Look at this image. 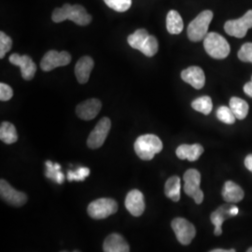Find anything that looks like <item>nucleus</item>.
<instances>
[{
  "instance_id": "1",
  "label": "nucleus",
  "mask_w": 252,
  "mask_h": 252,
  "mask_svg": "<svg viewBox=\"0 0 252 252\" xmlns=\"http://www.w3.org/2000/svg\"><path fill=\"white\" fill-rule=\"evenodd\" d=\"M52 20L54 23H62L70 20L78 26H88L92 22V16L81 5L64 4L61 8H56L52 14Z\"/></svg>"
},
{
  "instance_id": "2",
  "label": "nucleus",
  "mask_w": 252,
  "mask_h": 252,
  "mask_svg": "<svg viewBox=\"0 0 252 252\" xmlns=\"http://www.w3.org/2000/svg\"><path fill=\"white\" fill-rule=\"evenodd\" d=\"M134 149L141 160L150 161L153 159L155 154L162 152V140L155 135H140L135 140Z\"/></svg>"
},
{
  "instance_id": "3",
  "label": "nucleus",
  "mask_w": 252,
  "mask_h": 252,
  "mask_svg": "<svg viewBox=\"0 0 252 252\" xmlns=\"http://www.w3.org/2000/svg\"><path fill=\"white\" fill-rule=\"evenodd\" d=\"M204 48L207 54L215 59H224L231 51L225 38L215 32L208 33L204 38Z\"/></svg>"
},
{
  "instance_id": "4",
  "label": "nucleus",
  "mask_w": 252,
  "mask_h": 252,
  "mask_svg": "<svg viewBox=\"0 0 252 252\" xmlns=\"http://www.w3.org/2000/svg\"><path fill=\"white\" fill-rule=\"evenodd\" d=\"M213 19V12L211 10H204L199 13L197 17L189 23L188 27V37L189 40L198 42L204 40L208 34V27Z\"/></svg>"
},
{
  "instance_id": "5",
  "label": "nucleus",
  "mask_w": 252,
  "mask_h": 252,
  "mask_svg": "<svg viewBox=\"0 0 252 252\" xmlns=\"http://www.w3.org/2000/svg\"><path fill=\"white\" fill-rule=\"evenodd\" d=\"M87 211L92 219L103 220L117 212V202L110 198L97 199L91 203Z\"/></svg>"
},
{
  "instance_id": "6",
  "label": "nucleus",
  "mask_w": 252,
  "mask_h": 252,
  "mask_svg": "<svg viewBox=\"0 0 252 252\" xmlns=\"http://www.w3.org/2000/svg\"><path fill=\"white\" fill-rule=\"evenodd\" d=\"M183 180L185 193L200 205L204 200V192L200 189L201 174L196 169H189L185 172Z\"/></svg>"
},
{
  "instance_id": "7",
  "label": "nucleus",
  "mask_w": 252,
  "mask_h": 252,
  "mask_svg": "<svg viewBox=\"0 0 252 252\" xmlns=\"http://www.w3.org/2000/svg\"><path fill=\"white\" fill-rule=\"evenodd\" d=\"M252 28V9L248 10L241 18L227 21L224 30L229 36L242 38L247 35L249 29Z\"/></svg>"
},
{
  "instance_id": "8",
  "label": "nucleus",
  "mask_w": 252,
  "mask_h": 252,
  "mask_svg": "<svg viewBox=\"0 0 252 252\" xmlns=\"http://www.w3.org/2000/svg\"><path fill=\"white\" fill-rule=\"evenodd\" d=\"M171 227L179 242L184 246L190 244L195 237L196 230L189 220L183 218H176L172 220Z\"/></svg>"
},
{
  "instance_id": "9",
  "label": "nucleus",
  "mask_w": 252,
  "mask_h": 252,
  "mask_svg": "<svg viewBox=\"0 0 252 252\" xmlns=\"http://www.w3.org/2000/svg\"><path fill=\"white\" fill-rule=\"evenodd\" d=\"M71 62V55L69 53L63 51V52H57V51H49L46 53L43 58L40 62V67L43 71L49 72L54 70V68L59 66L67 65Z\"/></svg>"
},
{
  "instance_id": "10",
  "label": "nucleus",
  "mask_w": 252,
  "mask_h": 252,
  "mask_svg": "<svg viewBox=\"0 0 252 252\" xmlns=\"http://www.w3.org/2000/svg\"><path fill=\"white\" fill-rule=\"evenodd\" d=\"M110 127H111L110 120L107 117L102 118L88 136V139H87L88 147L93 150L102 147L107 139Z\"/></svg>"
},
{
  "instance_id": "11",
  "label": "nucleus",
  "mask_w": 252,
  "mask_h": 252,
  "mask_svg": "<svg viewBox=\"0 0 252 252\" xmlns=\"http://www.w3.org/2000/svg\"><path fill=\"white\" fill-rule=\"evenodd\" d=\"M0 195L2 200L14 207H22L27 201V194L25 192L12 188L5 180H0Z\"/></svg>"
},
{
  "instance_id": "12",
  "label": "nucleus",
  "mask_w": 252,
  "mask_h": 252,
  "mask_svg": "<svg viewBox=\"0 0 252 252\" xmlns=\"http://www.w3.org/2000/svg\"><path fill=\"white\" fill-rule=\"evenodd\" d=\"M9 60L10 63L20 66L24 80L31 81L34 78L36 72V65L30 56L13 54L9 56Z\"/></svg>"
},
{
  "instance_id": "13",
  "label": "nucleus",
  "mask_w": 252,
  "mask_h": 252,
  "mask_svg": "<svg viewBox=\"0 0 252 252\" xmlns=\"http://www.w3.org/2000/svg\"><path fill=\"white\" fill-rule=\"evenodd\" d=\"M126 209L131 215L141 216L145 210V200L143 193L138 189H132L126 195Z\"/></svg>"
},
{
  "instance_id": "14",
  "label": "nucleus",
  "mask_w": 252,
  "mask_h": 252,
  "mask_svg": "<svg viewBox=\"0 0 252 252\" xmlns=\"http://www.w3.org/2000/svg\"><path fill=\"white\" fill-rule=\"evenodd\" d=\"M102 108V103L96 98H91L81 102L76 108L78 117L84 121H91L97 116Z\"/></svg>"
},
{
  "instance_id": "15",
  "label": "nucleus",
  "mask_w": 252,
  "mask_h": 252,
  "mask_svg": "<svg viewBox=\"0 0 252 252\" xmlns=\"http://www.w3.org/2000/svg\"><path fill=\"white\" fill-rule=\"evenodd\" d=\"M181 79L197 90L202 89L206 83L205 73L199 66H189L184 69L181 72Z\"/></svg>"
},
{
  "instance_id": "16",
  "label": "nucleus",
  "mask_w": 252,
  "mask_h": 252,
  "mask_svg": "<svg viewBox=\"0 0 252 252\" xmlns=\"http://www.w3.org/2000/svg\"><path fill=\"white\" fill-rule=\"evenodd\" d=\"M94 62L90 56H83L75 65V75L77 81L81 84L88 82L90 79L91 72L94 69Z\"/></svg>"
},
{
  "instance_id": "17",
  "label": "nucleus",
  "mask_w": 252,
  "mask_h": 252,
  "mask_svg": "<svg viewBox=\"0 0 252 252\" xmlns=\"http://www.w3.org/2000/svg\"><path fill=\"white\" fill-rule=\"evenodd\" d=\"M103 251L105 252H128L130 247L121 234H111L105 239Z\"/></svg>"
},
{
  "instance_id": "18",
  "label": "nucleus",
  "mask_w": 252,
  "mask_h": 252,
  "mask_svg": "<svg viewBox=\"0 0 252 252\" xmlns=\"http://www.w3.org/2000/svg\"><path fill=\"white\" fill-rule=\"evenodd\" d=\"M204 153V148L200 144L180 145L177 149L176 154L180 160H189L190 162H194L198 160L200 156Z\"/></svg>"
},
{
  "instance_id": "19",
  "label": "nucleus",
  "mask_w": 252,
  "mask_h": 252,
  "mask_svg": "<svg viewBox=\"0 0 252 252\" xmlns=\"http://www.w3.org/2000/svg\"><path fill=\"white\" fill-rule=\"evenodd\" d=\"M222 197L227 203H238L244 198V190L242 188L232 180L226 181L222 189Z\"/></svg>"
},
{
  "instance_id": "20",
  "label": "nucleus",
  "mask_w": 252,
  "mask_h": 252,
  "mask_svg": "<svg viewBox=\"0 0 252 252\" xmlns=\"http://www.w3.org/2000/svg\"><path fill=\"white\" fill-rule=\"evenodd\" d=\"M184 24L180 13L177 10L172 9L166 16V29L172 35L180 34L183 30Z\"/></svg>"
},
{
  "instance_id": "21",
  "label": "nucleus",
  "mask_w": 252,
  "mask_h": 252,
  "mask_svg": "<svg viewBox=\"0 0 252 252\" xmlns=\"http://www.w3.org/2000/svg\"><path fill=\"white\" fill-rule=\"evenodd\" d=\"M180 188L181 182L177 176H173L165 182L164 192L167 198L171 199L174 202H179L180 199Z\"/></svg>"
},
{
  "instance_id": "22",
  "label": "nucleus",
  "mask_w": 252,
  "mask_h": 252,
  "mask_svg": "<svg viewBox=\"0 0 252 252\" xmlns=\"http://www.w3.org/2000/svg\"><path fill=\"white\" fill-rule=\"evenodd\" d=\"M0 139L6 144H13L18 140L15 126L9 122H3L0 126Z\"/></svg>"
},
{
  "instance_id": "23",
  "label": "nucleus",
  "mask_w": 252,
  "mask_h": 252,
  "mask_svg": "<svg viewBox=\"0 0 252 252\" xmlns=\"http://www.w3.org/2000/svg\"><path fill=\"white\" fill-rule=\"evenodd\" d=\"M228 216H230L229 208L226 206L218 208L216 211H214L211 214L210 220H211V222L213 223V225L215 226V230H214L215 235H220L222 234L221 226Z\"/></svg>"
},
{
  "instance_id": "24",
  "label": "nucleus",
  "mask_w": 252,
  "mask_h": 252,
  "mask_svg": "<svg viewBox=\"0 0 252 252\" xmlns=\"http://www.w3.org/2000/svg\"><path fill=\"white\" fill-rule=\"evenodd\" d=\"M230 108L237 120H244L249 113V105L245 100L239 97H232L230 100Z\"/></svg>"
},
{
  "instance_id": "25",
  "label": "nucleus",
  "mask_w": 252,
  "mask_h": 252,
  "mask_svg": "<svg viewBox=\"0 0 252 252\" xmlns=\"http://www.w3.org/2000/svg\"><path fill=\"white\" fill-rule=\"evenodd\" d=\"M45 165L46 177L50 180H54V182L58 184H62L64 180V176L61 172V165L59 163H54L51 161H46Z\"/></svg>"
},
{
  "instance_id": "26",
  "label": "nucleus",
  "mask_w": 252,
  "mask_h": 252,
  "mask_svg": "<svg viewBox=\"0 0 252 252\" xmlns=\"http://www.w3.org/2000/svg\"><path fill=\"white\" fill-rule=\"evenodd\" d=\"M149 36H150V34L148 33V31L146 29L141 28V29H137L135 33H133L132 35L128 36L127 41H128V44L131 46L133 49L139 51Z\"/></svg>"
},
{
  "instance_id": "27",
  "label": "nucleus",
  "mask_w": 252,
  "mask_h": 252,
  "mask_svg": "<svg viewBox=\"0 0 252 252\" xmlns=\"http://www.w3.org/2000/svg\"><path fill=\"white\" fill-rule=\"evenodd\" d=\"M191 107L194 110L201 112L205 115H208L212 111L213 104H212L211 98L209 96L205 95L193 100L191 102Z\"/></svg>"
},
{
  "instance_id": "28",
  "label": "nucleus",
  "mask_w": 252,
  "mask_h": 252,
  "mask_svg": "<svg viewBox=\"0 0 252 252\" xmlns=\"http://www.w3.org/2000/svg\"><path fill=\"white\" fill-rule=\"evenodd\" d=\"M158 48H159V44H158L157 38L154 36L150 35L139 51L148 57H153L157 54Z\"/></svg>"
},
{
  "instance_id": "29",
  "label": "nucleus",
  "mask_w": 252,
  "mask_h": 252,
  "mask_svg": "<svg viewBox=\"0 0 252 252\" xmlns=\"http://www.w3.org/2000/svg\"><path fill=\"white\" fill-rule=\"evenodd\" d=\"M217 118L221 123H224L226 125H233L236 120V117L234 116V112L232 111L231 108L225 106H221L218 108Z\"/></svg>"
},
{
  "instance_id": "30",
  "label": "nucleus",
  "mask_w": 252,
  "mask_h": 252,
  "mask_svg": "<svg viewBox=\"0 0 252 252\" xmlns=\"http://www.w3.org/2000/svg\"><path fill=\"white\" fill-rule=\"evenodd\" d=\"M108 8L118 12H125L131 8L132 0H104Z\"/></svg>"
},
{
  "instance_id": "31",
  "label": "nucleus",
  "mask_w": 252,
  "mask_h": 252,
  "mask_svg": "<svg viewBox=\"0 0 252 252\" xmlns=\"http://www.w3.org/2000/svg\"><path fill=\"white\" fill-rule=\"evenodd\" d=\"M12 48V40L6 33L0 32V58L3 59L4 56L9 53Z\"/></svg>"
},
{
  "instance_id": "32",
  "label": "nucleus",
  "mask_w": 252,
  "mask_h": 252,
  "mask_svg": "<svg viewBox=\"0 0 252 252\" xmlns=\"http://www.w3.org/2000/svg\"><path fill=\"white\" fill-rule=\"evenodd\" d=\"M90 175V169L87 167H80L76 171L67 172V180L69 181H83Z\"/></svg>"
},
{
  "instance_id": "33",
  "label": "nucleus",
  "mask_w": 252,
  "mask_h": 252,
  "mask_svg": "<svg viewBox=\"0 0 252 252\" xmlns=\"http://www.w3.org/2000/svg\"><path fill=\"white\" fill-rule=\"evenodd\" d=\"M238 58L246 63H252V43H245L238 52Z\"/></svg>"
},
{
  "instance_id": "34",
  "label": "nucleus",
  "mask_w": 252,
  "mask_h": 252,
  "mask_svg": "<svg viewBox=\"0 0 252 252\" xmlns=\"http://www.w3.org/2000/svg\"><path fill=\"white\" fill-rule=\"evenodd\" d=\"M13 96V90L12 88L6 83H0V100L1 101H8L11 99Z\"/></svg>"
},
{
  "instance_id": "35",
  "label": "nucleus",
  "mask_w": 252,
  "mask_h": 252,
  "mask_svg": "<svg viewBox=\"0 0 252 252\" xmlns=\"http://www.w3.org/2000/svg\"><path fill=\"white\" fill-rule=\"evenodd\" d=\"M244 92L246 93V94H248L249 96L252 97V81H250V82H248V83L245 84V86H244Z\"/></svg>"
},
{
  "instance_id": "36",
  "label": "nucleus",
  "mask_w": 252,
  "mask_h": 252,
  "mask_svg": "<svg viewBox=\"0 0 252 252\" xmlns=\"http://www.w3.org/2000/svg\"><path fill=\"white\" fill-rule=\"evenodd\" d=\"M245 166L250 171L252 172V154H250V155H248L246 157V159H245Z\"/></svg>"
},
{
  "instance_id": "37",
  "label": "nucleus",
  "mask_w": 252,
  "mask_h": 252,
  "mask_svg": "<svg viewBox=\"0 0 252 252\" xmlns=\"http://www.w3.org/2000/svg\"><path fill=\"white\" fill-rule=\"evenodd\" d=\"M229 214L231 217L236 216L238 214V207L232 206L229 208Z\"/></svg>"
},
{
  "instance_id": "38",
  "label": "nucleus",
  "mask_w": 252,
  "mask_h": 252,
  "mask_svg": "<svg viewBox=\"0 0 252 252\" xmlns=\"http://www.w3.org/2000/svg\"><path fill=\"white\" fill-rule=\"evenodd\" d=\"M235 251L234 250H227V251H224V250H213V251H211V252H234Z\"/></svg>"
},
{
  "instance_id": "39",
  "label": "nucleus",
  "mask_w": 252,
  "mask_h": 252,
  "mask_svg": "<svg viewBox=\"0 0 252 252\" xmlns=\"http://www.w3.org/2000/svg\"><path fill=\"white\" fill-rule=\"evenodd\" d=\"M248 252H252V248L249 249V250H248Z\"/></svg>"
}]
</instances>
